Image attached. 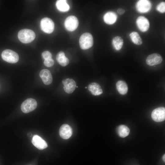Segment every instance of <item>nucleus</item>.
Wrapping results in <instances>:
<instances>
[{"instance_id": "f3484780", "label": "nucleus", "mask_w": 165, "mask_h": 165, "mask_svg": "<svg viewBox=\"0 0 165 165\" xmlns=\"http://www.w3.org/2000/svg\"><path fill=\"white\" fill-rule=\"evenodd\" d=\"M56 60L58 63L61 66L64 67L68 65L69 60L65 55L64 53L61 51L59 52L56 56Z\"/></svg>"}, {"instance_id": "f257e3e1", "label": "nucleus", "mask_w": 165, "mask_h": 165, "mask_svg": "<svg viewBox=\"0 0 165 165\" xmlns=\"http://www.w3.org/2000/svg\"><path fill=\"white\" fill-rule=\"evenodd\" d=\"M19 40L24 43H29L32 42L35 37V34L32 30L24 29L20 30L18 34Z\"/></svg>"}, {"instance_id": "6ab92c4d", "label": "nucleus", "mask_w": 165, "mask_h": 165, "mask_svg": "<svg viewBox=\"0 0 165 165\" xmlns=\"http://www.w3.org/2000/svg\"><path fill=\"white\" fill-rule=\"evenodd\" d=\"M56 5L57 9L61 12L67 11L70 8L69 5L66 2V0H57L56 2Z\"/></svg>"}, {"instance_id": "9d476101", "label": "nucleus", "mask_w": 165, "mask_h": 165, "mask_svg": "<svg viewBox=\"0 0 165 165\" xmlns=\"http://www.w3.org/2000/svg\"><path fill=\"white\" fill-rule=\"evenodd\" d=\"M64 89L65 91L68 94L72 93L75 90L76 83L72 79L67 78L62 80Z\"/></svg>"}, {"instance_id": "7ed1b4c3", "label": "nucleus", "mask_w": 165, "mask_h": 165, "mask_svg": "<svg viewBox=\"0 0 165 165\" xmlns=\"http://www.w3.org/2000/svg\"><path fill=\"white\" fill-rule=\"evenodd\" d=\"M1 57L4 61L10 63H16L19 59V57L17 53L9 49L3 50L2 52Z\"/></svg>"}, {"instance_id": "393cba45", "label": "nucleus", "mask_w": 165, "mask_h": 165, "mask_svg": "<svg viewBox=\"0 0 165 165\" xmlns=\"http://www.w3.org/2000/svg\"><path fill=\"white\" fill-rule=\"evenodd\" d=\"M42 56L44 60L51 58L52 57L51 53L48 51L43 52L42 53Z\"/></svg>"}, {"instance_id": "423d86ee", "label": "nucleus", "mask_w": 165, "mask_h": 165, "mask_svg": "<svg viewBox=\"0 0 165 165\" xmlns=\"http://www.w3.org/2000/svg\"><path fill=\"white\" fill-rule=\"evenodd\" d=\"M79 24L77 18L74 16H70L67 17L64 21V26L68 31H72L76 29Z\"/></svg>"}, {"instance_id": "20e7f679", "label": "nucleus", "mask_w": 165, "mask_h": 165, "mask_svg": "<svg viewBox=\"0 0 165 165\" xmlns=\"http://www.w3.org/2000/svg\"><path fill=\"white\" fill-rule=\"evenodd\" d=\"M36 101L32 98H29L25 100L21 105V109L24 113H28L34 110L37 107Z\"/></svg>"}, {"instance_id": "cd10ccee", "label": "nucleus", "mask_w": 165, "mask_h": 165, "mask_svg": "<svg viewBox=\"0 0 165 165\" xmlns=\"http://www.w3.org/2000/svg\"><path fill=\"white\" fill-rule=\"evenodd\" d=\"M87 88L86 87H85V88Z\"/></svg>"}, {"instance_id": "1a4fd4ad", "label": "nucleus", "mask_w": 165, "mask_h": 165, "mask_svg": "<svg viewBox=\"0 0 165 165\" xmlns=\"http://www.w3.org/2000/svg\"><path fill=\"white\" fill-rule=\"evenodd\" d=\"M136 23L138 29L142 32L146 31L149 28V21L144 16H139L137 19Z\"/></svg>"}, {"instance_id": "aec40b11", "label": "nucleus", "mask_w": 165, "mask_h": 165, "mask_svg": "<svg viewBox=\"0 0 165 165\" xmlns=\"http://www.w3.org/2000/svg\"><path fill=\"white\" fill-rule=\"evenodd\" d=\"M123 43V38L120 36H116L112 40V44L114 48L117 50H120L122 48Z\"/></svg>"}, {"instance_id": "9b49d317", "label": "nucleus", "mask_w": 165, "mask_h": 165, "mask_svg": "<svg viewBox=\"0 0 165 165\" xmlns=\"http://www.w3.org/2000/svg\"><path fill=\"white\" fill-rule=\"evenodd\" d=\"M162 61L161 56L157 53H153L147 57L146 62L148 65L152 66L161 63Z\"/></svg>"}, {"instance_id": "6e6552de", "label": "nucleus", "mask_w": 165, "mask_h": 165, "mask_svg": "<svg viewBox=\"0 0 165 165\" xmlns=\"http://www.w3.org/2000/svg\"><path fill=\"white\" fill-rule=\"evenodd\" d=\"M136 9L140 13H146L149 11L152 7L151 2L147 0H140L136 4Z\"/></svg>"}, {"instance_id": "bb28decb", "label": "nucleus", "mask_w": 165, "mask_h": 165, "mask_svg": "<svg viewBox=\"0 0 165 165\" xmlns=\"http://www.w3.org/2000/svg\"><path fill=\"white\" fill-rule=\"evenodd\" d=\"M165 154H164L163 156V161L165 162Z\"/></svg>"}, {"instance_id": "4468645a", "label": "nucleus", "mask_w": 165, "mask_h": 165, "mask_svg": "<svg viewBox=\"0 0 165 165\" xmlns=\"http://www.w3.org/2000/svg\"><path fill=\"white\" fill-rule=\"evenodd\" d=\"M39 76L43 83L46 85L50 84L53 80V78L50 71L47 69L41 71Z\"/></svg>"}, {"instance_id": "f03ea898", "label": "nucleus", "mask_w": 165, "mask_h": 165, "mask_svg": "<svg viewBox=\"0 0 165 165\" xmlns=\"http://www.w3.org/2000/svg\"><path fill=\"white\" fill-rule=\"evenodd\" d=\"M79 44L82 49L86 50L91 48L93 44V38L91 34L89 33L82 34L80 37Z\"/></svg>"}, {"instance_id": "ddd939ff", "label": "nucleus", "mask_w": 165, "mask_h": 165, "mask_svg": "<svg viewBox=\"0 0 165 165\" xmlns=\"http://www.w3.org/2000/svg\"><path fill=\"white\" fill-rule=\"evenodd\" d=\"M59 133L62 138L67 139L69 138L72 136V129L68 125L64 124L60 127Z\"/></svg>"}, {"instance_id": "a878e982", "label": "nucleus", "mask_w": 165, "mask_h": 165, "mask_svg": "<svg viewBox=\"0 0 165 165\" xmlns=\"http://www.w3.org/2000/svg\"><path fill=\"white\" fill-rule=\"evenodd\" d=\"M118 13L120 15H123L125 12L124 9L123 8H119L117 10Z\"/></svg>"}, {"instance_id": "2eb2a0df", "label": "nucleus", "mask_w": 165, "mask_h": 165, "mask_svg": "<svg viewBox=\"0 0 165 165\" xmlns=\"http://www.w3.org/2000/svg\"><path fill=\"white\" fill-rule=\"evenodd\" d=\"M88 88L92 94L94 96L99 95L103 93L101 86L96 82H92L88 86Z\"/></svg>"}, {"instance_id": "f8f14e48", "label": "nucleus", "mask_w": 165, "mask_h": 165, "mask_svg": "<svg viewBox=\"0 0 165 165\" xmlns=\"http://www.w3.org/2000/svg\"><path fill=\"white\" fill-rule=\"evenodd\" d=\"M31 142L34 146L39 150H43L48 147L46 142L41 137L37 135L33 136Z\"/></svg>"}, {"instance_id": "0eeeda50", "label": "nucleus", "mask_w": 165, "mask_h": 165, "mask_svg": "<svg viewBox=\"0 0 165 165\" xmlns=\"http://www.w3.org/2000/svg\"><path fill=\"white\" fill-rule=\"evenodd\" d=\"M152 119L156 122H161L165 119V108L160 107L154 109L151 114Z\"/></svg>"}, {"instance_id": "39448f33", "label": "nucleus", "mask_w": 165, "mask_h": 165, "mask_svg": "<svg viewBox=\"0 0 165 165\" xmlns=\"http://www.w3.org/2000/svg\"><path fill=\"white\" fill-rule=\"evenodd\" d=\"M40 27L41 30L44 32L50 34L52 33L54 29V24L50 18L45 17L40 21Z\"/></svg>"}, {"instance_id": "dca6fc26", "label": "nucleus", "mask_w": 165, "mask_h": 165, "mask_svg": "<svg viewBox=\"0 0 165 165\" xmlns=\"http://www.w3.org/2000/svg\"><path fill=\"white\" fill-rule=\"evenodd\" d=\"M117 17V15L115 13L113 12H108L104 15L103 19L106 24H112L116 21Z\"/></svg>"}, {"instance_id": "a211bd4d", "label": "nucleus", "mask_w": 165, "mask_h": 165, "mask_svg": "<svg viewBox=\"0 0 165 165\" xmlns=\"http://www.w3.org/2000/svg\"><path fill=\"white\" fill-rule=\"evenodd\" d=\"M116 87L118 91L121 94L124 95L127 92V86L124 81L122 80L118 81L116 83Z\"/></svg>"}, {"instance_id": "b1692460", "label": "nucleus", "mask_w": 165, "mask_h": 165, "mask_svg": "<svg viewBox=\"0 0 165 165\" xmlns=\"http://www.w3.org/2000/svg\"><path fill=\"white\" fill-rule=\"evenodd\" d=\"M54 61L52 58H50L44 60V64L45 66L47 67H51L53 65Z\"/></svg>"}, {"instance_id": "4be33fe9", "label": "nucleus", "mask_w": 165, "mask_h": 165, "mask_svg": "<svg viewBox=\"0 0 165 165\" xmlns=\"http://www.w3.org/2000/svg\"><path fill=\"white\" fill-rule=\"evenodd\" d=\"M130 36L132 42L135 44L139 45L142 43V41L138 33L135 31L131 32Z\"/></svg>"}, {"instance_id": "412c9836", "label": "nucleus", "mask_w": 165, "mask_h": 165, "mask_svg": "<svg viewBox=\"0 0 165 165\" xmlns=\"http://www.w3.org/2000/svg\"><path fill=\"white\" fill-rule=\"evenodd\" d=\"M130 129L124 125L119 126L117 129L118 134L121 138H125L130 133Z\"/></svg>"}, {"instance_id": "5701e85b", "label": "nucleus", "mask_w": 165, "mask_h": 165, "mask_svg": "<svg viewBox=\"0 0 165 165\" xmlns=\"http://www.w3.org/2000/svg\"><path fill=\"white\" fill-rule=\"evenodd\" d=\"M156 10L159 12L163 13L165 12V3L164 2H160L157 6L156 7Z\"/></svg>"}]
</instances>
